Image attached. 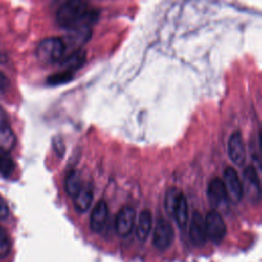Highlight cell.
I'll return each instance as SVG.
<instances>
[{
  "instance_id": "6da1fadb",
  "label": "cell",
  "mask_w": 262,
  "mask_h": 262,
  "mask_svg": "<svg viewBox=\"0 0 262 262\" xmlns=\"http://www.w3.org/2000/svg\"><path fill=\"white\" fill-rule=\"evenodd\" d=\"M96 14L85 0H62L56 10L55 18L60 28L72 30L83 26Z\"/></svg>"
},
{
  "instance_id": "7a4b0ae2",
  "label": "cell",
  "mask_w": 262,
  "mask_h": 262,
  "mask_svg": "<svg viewBox=\"0 0 262 262\" xmlns=\"http://www.w3.org/2000/svg\"><path fill=\"white\" fill-rule=\"evenodd\" d=\"M66 42L58 37L42 40L36 48V56L43 64H53L62 59L66 53Z\"/></svg>"
},
{
  "instance_id": "3957f363",
  "label": "cell",
  "mask_w": 262,
  "mask_h": 262,
  "mask_svg": "<svg viewBox=\"0 0 262 262\" xmlns=\"http://www.w3.org/2000/svg\"><path fill=\"white\" fill-rule=\"evenodd\" d=\"M206 235L213 244L222 242L226 234V224L221 214L216 210H211L205 217Z\"/></svg>"
},
{
  "instance_id": "277c9868",
  "label": "cell",
  "mask_w": 262,
  "mask_h": 262,
  "mask_svg": "<svg viewBox=\"0 0 262 262\" xmlns=\"http://www.w3.org/2000/svg\"><path fill=\"white\" fill-rule=\"evenodd\" d=\"M174 239V231L171 223L160 217L156 221L152 234V245L160 251L168 249Z\"/></svg>"
},
{
  "instance_id": "5b68a950",
  "label": "cell",
  "mask_w": 262,
  "mask_h": 262,
  "mask_svg": "<svg viewBox=\"0 0 262 262\" xmlns=\"http://www.w3.org/2000/svg\"><path fill=\"white\" fill-rule=\"evenodd\" d=\"M243 176H244V182L242 183H243L244 192L246 191V194L252 202L258 203L261 199V185H260V178L255 166H251V165L248 166L244 170Z\"/></svg>"
},
{
  "instance_id": "8992f818",
  "label": "cell",
  "mask_w": 262,
  "mask_h": 262,
  "mask_svg": "<svg viewBox=\"0 0 262 262\" xmlns=\"http://www.w3.org/2000/svg\"><path fill=\"white\" fill-rule=\"evenodd\" d=\"M136 218L135 210L131 206H124L117 214L115 228L120 236H128L134 226Z\"/></svg>"
},
{
  "instance_id": "52a82bcc",
  "label": "cell",
  "mask_w": 262,
  "mask_h": 262,
  "mask_svg": "<svg viewBox=\"0 0 262 262\" xmlns=\"http://www.w3.org/2000/svg\"><path fill=\"white\" fill-rule=\"evenodd\" d=\"M223 179L228 196H230L234 202L241 201L244 196V188L242 180L239 179L235 169L231 167L226 168L223 174Z\"/></svg>"
},
{
  "instance_id": "ba28073f",
  "label": "cell",
  "mask_w": 262,
  "mask_h": 262,
  "mask_svg": "<svg viewBox=\"0 0 262 262\" xmlns=\"http://www.w3.org/2000/svg\"><path fill=\"white\" fill-rule=\"evenodd\" d=\"M228 157L236 166H243L246 161V147L242 137V134L238 131L233 132L227 143Z\"/></svg>"
},
{
  "instance_id": "9c48e42d",
  "label": "cell",
  "mask_w": 262,
  "mask_h": 262,
  "mask_svg": "<svg viewBox=\"0 0 262 262\" xmlns=\"http://www.w3.org/2000/svg\"><path fill=\"white\" fill-rule=\"evenodd\" d=\"M208 198L210 204L214 208H219L225 205L229 199L226 187L219 177L213 178L208 185Z\"/></svg>"
},
{
  "instance_id": "30bf717a",
  "label": "cell",
  "mask_w": 262,
  "mask_h": 262,
  "mask_svg": "<svg viewBox=\"0 0 262 262\" xmlns=\"http://www.w3.org/2000/svg\"><path fill=\"white\" fill-rule=\"evenodd\" d=\"M189 237L196 246H203L207 241L205 218L200 212H193L189 224Z\"/></svg>"
},
{
  "instance_id": "8fae6325",
  "label": "cell",
  "mask_w": 262,
  "mask_h": 262,
  "mask_svg": "<svg viewBox=\"0 0 262 262\" xmlns=\"http://www.w3.org/2000/svg\"><path fill=\"white\" fill-rule=\"evenodd\" d=\"M108 217V207L104 200H100L96 203L94 208L92 209L90 216V228L94 232H100L107 220Z\"/></svg>"
},
{
  "instance_id": "7c38bea8",
  "label": "cell",
  "mask_w": 262,
  "mask_h": 262,
  "mask_svg": "<svg viewBox=\"0 0 262 262\" xmlns=\"http://www.w3.org/2000/svg\"><path fill=\"white\" fill-rule=\"evenodd\" d=\"M93 186L91 183L82 184V187L78 191V193L73 198L74 206L76 210L80 213L86 212L93 201Z\"/></svg>"
},
{
  "instance_id": "4fadbf2b",
  "label": "cell",
  "mask_w": 262,
  "mask_h": 262,
  "mask_svg": "<svg viewBox=\"0 0 262 262\" xmlns=\"http://www.w3.org/2000/svg\"><path fill=\"white\" fill-rule=\"evenodd\" d=\"M152 226V216L148 210H143L140 212L137 222L136 234L140 242H145L149 235Z\"/></svg>"
},
{
  "instance_id": "5bb4252c",
  "label": "cell",
  "mask_w": 262,
  "mask_h": 262,
  "mask_svg": "<svg viewBox=\"0 0 262 262\" xmlns=\"http://www.w3.org/2000/svg\"><path fill=\"white\" fill-rule=\"evenodd\" d=\"M173 216L175 217V220L180 228L186 227L188 223V203L185 195L182 192L180 193L176 206L174 208Z\"/></svg>"
},
{
  "instance_id": "9a60e30c",
  "label": "cell",
  "mask_w": 262,
  "mask_h": 262,
  "mask_svg": "<svg viewBox=\"0 0 262 262\" xmlns=\"http://www.w3.org/2000/svg\"><path fill=\"white\" fill-rule=\"evenodd\" d=\"M81 187H82V180H81L80 173L77 170H71L67 174L64 179V189L67 193L70 196L74 198L78 193Z\"/></svg>"
},
{
  "instance_id": "2e32d148",
  "label": "cell",
  "mask_w": 262,
  "mask_h": 262,
  "mask_svg": "<svg viewBox=\"0 0 262 262\" xmlns=\"http://www.w3.org/2000/svg\"><path fill=\"white\" fill-rule=\"evenodd\" d=\"M85 58H86V56H85L84 51L76 50L71 55H69L67 58L62 59L61 66H62L63 70L75 73V71H77L84 64Z\"/></svg>"
},
{
  "instance_id": "e0dca14e",
  "label": "cell",
  "mask_w": 262,
  "mask_h": 262,
  "mask_svg": "<svg viewBox=\"0 0 262 262\" xmlns=\"http://www.w3.org/2000/svg\"><path fill=\"white\" fill-rule=\"evenodd\" d=\"M180 193H181V191L179 189H177L176 187H171L166 192L165 200H164V206H165L167 213L171 216H173V211H174V208L176 206V203L178 201Z\"/></svg>"
},
{
  "instance_id": "ac0fdd59",
  "label": "cell",
  "mask_w": 262,
  "mask_h": 262,
  "mask_svg": "<svg viewBox=\"0 0 262 262\" xmlns=\"http://www.w3.org/2000/svg\"><path fill=\"white\" fill-rule=\"evenodd\" d=\"M15 164L11 157L8 156V152L0 150V175L9 176L14 171Z\"/></svg>"
},
{
  "instance_id": "d6986e66",
  "label": "cell",
  "mask_w": 262,
  "mask_h": 262,
  "mask_svg": "<svg viewBox=\"0 0 262 262\" xmlns=\"http://www.w3.org/2000/svg\"><path fill=\"white\" fill-rule=\"evenodd\" d=\"M73 76H74L73 72L63 70L62 72L53 74L50 77H48L47 83L50 85H59V84H62V83H66V82H69L70 80H72Z\"/></svg>"
},
{
  "instance_id": "ffe728a7",
  "label": "cell",
  "mask_w": 262,
  "mask_h": 262,
  "mask_svg": "<svg viewBox=\"0 0 262 262\" xmlns=\"http://www.w3.org/2000/svg\"><path fill=\"white\" fill-rule=\"evenodd\" d=\"M11 249V242L7 232L0 227V258L6 257Z\"/></svg>"
},
{
  "instance_id": "44dd1931",
  "label": "cell",
  "mask_w": 262,
  "mask_h": 262,
  "mask_svg": "<svg viewBox=\"0 0 262 262\" xmlns=\"http://www.w3.org/2000/svg\"><path fill=\"white\" fill-rule=\"evenodd\" d=\"M9 86V81L7 79V77L0 72V95H3Z\"/></svg>"
},
{
  "instance_id": "7402d4cb",
  "label": "cell",
  "mask_w": 262,
  "mask_h": 262,
  "mask_svg": "<svg viewBox=\"0 0 262 262\" xmlns=\"http://www.w3.org/2000/svg\"><path fill=\"white\" fill-rule=\"evenodd\" d=\"M9 213V209L7 206V203L4 201V199L0 195V220L7 217Z\"/></svg>"
},
{
  "instance_id": "603a6c76",
  "label": "cell",
  "mask_w": 262,
  "mask_h": 262,
  "mask_svg": "<svg viewBox=\"0 0 262 262\" xmlns=\"http://www.w3.org/2000/svg\"><path fill=\"white\" fill-rule=\"evenodd\" d=\"M7 127H10L8 117L5 113V111L0 106V129L7 128Z\"/></svg>"
}]
</instances>
